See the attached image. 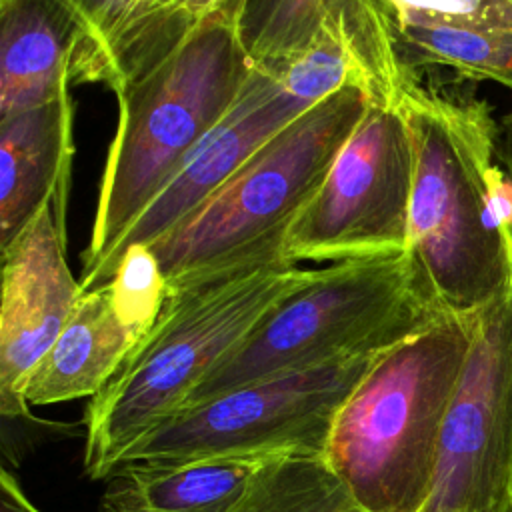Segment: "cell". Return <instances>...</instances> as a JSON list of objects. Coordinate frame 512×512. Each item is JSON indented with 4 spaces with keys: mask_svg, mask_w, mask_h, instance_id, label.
Segmentation results:
<instances>
[{
    "mask_svg": "<svg viewBox=\"0 0 512 512\" xmlns=\"http://www.w3.org/2000/svg\"><path fill=\"white\" fill-rule=\"evenodd\" d=\"M238 42L252 66H280L334 40L354 62L370 104H398L406 68L380 0H240Z\"/></svg>",
    "mask_w": 512,
    "mask_h": 512,
    "instance_id": "4fadbf2b",
    "label": "cell"
},
{
    "mask_svg": "<svg viewBox=\"0 0 512 512\" xmlns=\"http://www.w3.org/2000/svg\"><path fill=\"white\" fill-rule=\"evenodd\" d=\"M76 14L84 36L86 52L78 82L108 80L112 58L134 22L144 0H64Z\"/></svg>",
    "mask_w": 512,
    "mask_h": 512,
    "instance_id": "ffe728a7",
    "label": "cell"
},
{
    "mask_svg": "<svg viewBox=\"0 0 512 512\" xmlns=\"http://www.w3.org/2000/svg\"><path fill=\"white\" fill-rule=\"evenodd\" d=\"M420 512H512V286L476 310Z\"/></svg>",
    "mask_w": 512,
    "mask_h": 512,
    "instance_id": "9c48e42d",
    "label": "cell"
},
{
    "mask_svg": "<svg viewBox=\"0 0 512 512\" xmlns=\"http://www.w3.org/2000/svg\"><path fill=\"white\" fill-rule=\"evenodd\" d=\"M406 68L444 66L472 80H492L512 90V34L464 26H392Z\"/></svg>",
    "mask_w": 512,
    "mask_h": 512,
    "instance_id": "ac0fdd59",
    "label": "cell"
},
{
    "mask_svg": "<svg viewBox=\"0 0 512 512\" xmlns=\"http://www.w3.org/2000/svg\"><path fill=\"white\" fill-rule=\"evenodd\" d=\"M0 512H42L24 494L14 472L4 466L0 472Z\"/></svg>",
    "mask_w": 512,
    "mask_h": 512,
    "instance_id": "603a6c76",
    "label": "cell"
},
{
    "mask_svg": "<svg viewBox=\"0 0 512 512\" xmlns=\"http://www.w3.org/2000/svg\"><path fill=\"white\" fill-rule=\"evenodd\" d=\"M502 148H504V164L506 172L512 176V114L504 120V132H502Z\"/></svg>",
    "mask_w": 512,
    "mask_h": 512,
    "instance_id": "cb8c5ba5",
    "label": "cell"
},
{
    "mask_svg": "<svg viewBox=\"0 0 512 512\" xmlns=\"http://www.w3.org/2000/svg\"><path fill=\"white\" fill-rule=\"evenodd\" d=\"M164 298L166 282L150 250H128L108 282L82 292L28 380V406L92 398L152 328Z\"/></svg>",
    "mask_w": 512,
    "mask_h": 512,
    "instance_id": "30bf717a",
    "label": "cell"
},
{
    "mask_svg": "<svg viewBox=\"0 0 512 512\" xmlns=\"http://www.w3.org/2000/svg\"><path fill=\"white\" fill-rule=\"evenodd\" d=\"M370 100L356 86L320 100L264 142L214 194L148 246L172 288L282 246Z\"/></svg>",
    "mask_w": 512,
    "mask_h": 512,
    "instance_id": "8992f818",
    "label": "cell"
},
{
    "mask_svg": "<svg viewBox=\"0 0 512 512\" xmlns=\"http://www.w3.org/2000/svg\"><path fill=\"white\" fill-rule=\"evenodd\" d=\"M84 30L64 0H0V118L76 84Z\"/></svg>",
    "mask_w": 512,
    "mask_h": 512,
    "instance_id": "5bb4252c",
    "label": "cell"
},
{
    "mask_svg": "<svg viewBox=\"0 0 512 512\" xmlns=\"http://www.w3.org/2000/svg\"><path fill=\"white\" fill-rule=\"evenodd\" d=\"M68 190H58L2 250L0 416L30 412L28 380L82 296L66 262Z\"/></svg>",
    "mask_w": 512,
    "mask_h": 512,
    "instance_id": "8fae6325",
    "label": "cell"
},
{
    "mask_svg": "<svg viewBox=\"0 0 512 512\" xmlns=\"http://www.w3.org/2000/svg\"><path fill=\"white\" fill-rule=\"evenodd\" d=\"M76 424L48 422L34 418L32 412L2 416V466L12 470L40 442L74 436Z\"/></svg>",
    "mask_w": 512,
    "mask_h": 512,
    "instance_id": "7402d4cb",
    "label": "cell"
},
{
    "mask_svg": "<svg viewBox=\"0 0 512 512\" xmlns=\"http://www.w3.org/2000/svg\"><path fill=\"white\" fill-rule=\"evenodd\" d=\"M234 512H368L320 454H282L254 476Z\"/></svg>",
    "mask_w": 512,
    "mask_h": 512,
    "instance_id": "e0dca14e",
    "label": "cell"
},
{
    "mask_svg": "<svg viewBox=\"0 0 512 512\" xmlns=\"http://www.w3.org/2000/svg\"><path fill=\"white\" fill-rule=\"evenodd\" d=\"M398 106L414 150L408 250L446 312H474L512 286V234L492 206L500 128L484 100L418 76Z\"/></svg>",
    "mask_w": 512,
    "mask_h": 512,
    "instance_id": "7a4b0ae2",
    "label": "cell"
},
{
    "mask_svg": "<svg viewBox=\"0 0 512 512\" xmlns=\"http://www.w3.org/2000/svg\"><path fill=\"white\" fill-rule=\"evenodd\" d=\"M414 150L398 104H370L324 182L290 224L292 262H344L398 254L410 242Z\"/></svg>",
    "mask_w": 512,
    "mask_h": 512,
    "instance_id": "ba28073f",
    "label": "cell"
},
{
    "mask_svg": "<svg viewBox=\"0 0 512 512\" xmlns=\"http://www.w3.org/2000/svg\"><path fill=\"white\" fill-rule=\"evenodd\" d=\"M312 268L282 246L166 288L146 336L84 412V472L106 480L132 446L172 418L204 376L224 360Z\"/></svg>",
    "mask_w": 512,
    "mask_h": 512,
    "instance_id": "6da1fadb",
    "label": "cell"
},
{
    "mask_svg": "<svg viewBox=\"0 0 512 512\" xmlns=\"http://www.w3.org/2000/svg\"><path fill=\"white\" fill-rule=\"evenodd\" d=\"M314 104L290 80L286 66H252L238 98L182 168L152 198L112 248L82 292L108 282L124 254L148 248L214 194L264 142Z\"/></svg>",
    "mask_w": 512,
    "mask_h": 512,
    "instance_id": "7c38bea8",
    "label": "cell"
},
{
    "mask_svg": "<svg viewBox=\"0 0 512 512\" xmlns=\"http://www.w3.org/2000/svg\"><path fill=\"white\" fill-rule=\"evenodd\" d=\"M476 310L442 314L384 350L338 410L324 460L368 512H420Z\"/></svg>",
    "mask_w": 512,
    "mask_h": 512,
    "instance_id": "277c9868",
    "label": "cell"
},
{
    "mask_svg": "<svg viewBox=\"0 0 512 512\" xmlns=\"http://www.w3.org/2000/svg\"><path fill=\"white\" fill-rule=\"evenodd\" d=\"M74 102L52 100L0 118V248L4 250L62 188H70Z\"/></svg>",
    "mask_w": 512,
    "mask_h": 512,
    "instance_id": "9a60e30c",
    "label": "cell"
},
{
    "mask_svg": "<svg viewBox=\"0 0 512 512\" xmlns=\"http://www.w3.org/2000/svg\"><path fill=\"white\" fill-rule=\"evenodd\" d=\"M382 352L276 374L184 406L132 446L122 464L322 456L338 410Z\"/></svg>",
    "mask_w": 512,
    "mask_h": 512,
    "instance_id": "52a82bcc",
    "label": "cell"
},
{
    "mask_svg": "<svg viewBox=\"0 0 512 512\" xmlns=\"http://www.w3.org/2000/svg\"><path fill=\"white\" fill-rule=\"evenodd\" d=\"M390 26H464L512 34V0H380Z\"/></svg>",
    "mask_w": 512,
    "mask_h": 512,
    "instance_id": "44dd1931",
    "label": "cell"
},
{
    "mask_svg": "<svg viewBox=\"0 0 512 512\" xmlns=\"http://www.w3.org/2000/svg\"><path fill=\"white\" fill-rule=\"evenodd\" d=\"M250 70L234 16L216 12L114 90L118 126L104 164L80 286L226 116Z\"/></svg>",
    "mask_w": 512,
    "mask_h": 512,
    "instance_id": "3957f363",
    "label": "cell"
},
{
    "mask_svg": "<svg viewBox=\"0 0 512 512\" xmlns=\"http://www.w3.org/2000/svg\"><path fill=\"white\" fill-rule=\"evenodd\" d=\"M442 314L448 312L410 250L312 268L310 278L204 376L184 406L276 374L392 348Z\"/></svg>",
    "mask_w": 512,
    "mask_h": 512,
    "instance_id": "5b68a950",
    "label": "cell"
},
{
    "mask_svg": "<svg viewBox=\"0 0 512 512\" xmlns=\"http://www.w3.org/2000/svg\"><path fill=\"white\" fill-rule=\"evenodd\" d=\"M238 4L240 0H144L112 58L106 86L116 90L166 56L202 20L216 12L234 16Z\"/></svg>",
    "mask_w": 512,
    "mask_h": 512,
    "instance_id": "d6986e66",
    "label": "cell"
},
{
    "mask_svg": "<svg viewBox=\"0 0 512 512\" xmlns=\"http://www.w3.org/2000/svg\"><path fill=\"white\" fill-rule=\"evenodd\" d=\"M272 458L124 462L106 478L98 512H234Z\"/></svg>",
    "mask_w": 512,
    "mask_h": 512,
    "instance_id": "2e32d148",
    "label": "cell"
}]
</instances>
